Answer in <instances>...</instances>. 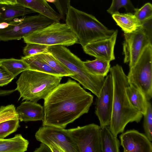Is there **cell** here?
<instances>
[{
    "label": "cell",
    "instance_id": "cell-16",
    "mask_svg": "<svg viewBox=\"0 0 152 152\" xmlns=\"http://www.w3.org/2000/svg\"><path fill=\"white\" fill-rule=\"evenodd\" d=\"M17 3L29 8L35 12L44 15L56 22L62 19L61 15L46 0H17Z\"/></svg>",
    "mask_w": 152,
    "mask_h": 152
},
{
    "label": "cell",
    "instance_id": "cell-10",
    "mask_svg": "<svg viewBox=\"0 0 152 152\" xmlns=\"http://www.w3.org/2000/svg\"><path fill=\"white\" fill-rule=\"evenodd\" d=\"M100 126L91 124L66 129L79 152H102Z\"/></svg>",
    "mask_w": 152,
    "mask_h": 152
},
{
    "label": "cell",
    "instance_id": "cell-24",
    "mask_svg": "<svg viewBox=\"0 0 152 152\" xmlns=\"http://www.w3.org/2000/svg\"><path fill=\"white\" fill-rule=\"evenodd\" d=\"M83 63L89 72L99 76L105 77L110 68V61L97 58L92 61H83Z\"/></svg>",
    "mask_w": 152,
    "mask_h": 152
},
{
    "label": "cell",
    "instance_id": "cell-26",
    "mask_svg": "<svg viewBox=\"0 0 152 152\" xmlns=\"http://www.w3.org/2000/svg\"><path fill=\"white\" fill-rule=\"evenodd\" d=\"M20 126L18 119L9 120L0 123V139H4L16 131Z\"/></svg>",
    "mask_w": 152,
    "mask_h": 152
},
{
    "label": "cell",
    "instance_id": "cell-23",
    "mask_svg": "<svg viewBox=\"0 0 152 152\" xmlns=\"http://www.w3.org/2000/svg\"><path fill=\"white\" fill-rule=\"evenodd\" d=\"M1 66L16 77L23 72L30 69L27 64L22 59L13 58L0 59Z\"/></svg>",
    "mask_w": 152,
    "mask_h": 152
},
{
    "label": "cell",
    "instance_id": "cell-22",
    "mask_svg": "<svg viewBox=\"0 0 152 152\" xmlns=\"http://www.w3.org/2000/svg\"><path fill=\"white\" fill-rule=\"evenodd\" d=\"M21 58L28 65L30 69L60 76L42 59L39 54L28 56L22 57Z\"/></svg>",
    "mask_w": 152,
    "mask_h": 152
},
{
    "label": "cell",
    "instance_id": "cell-4",
    "mask_svg": "<svg viewBox=\"0 0 152 152\" xmlns=\"http://www.w3.org/2000/svg\"><path fill=\"white\" fill-rule=\"evenodd\" d=\"M62 77L30 69L23 72L16 82L18 100L37 102L44 99L60 84Z\"/></svg>",
    "mask_w": 152,
    "mask_h": 152
},
{
    "label": "cell",
    "instance_id": "cell-6",
    "mask_svg": "<svg viewBox=\"0 0 152 152\" xmlns=\"http://www.w3.org/2000/svg\"><path fill=\"white\" fill-rule=\"evenodd\" d=\"M23 39L26 43H36L48 46H68L79 43L77 36L66 23L56 21L25 36Z\"/></svg>",
    "mask_w": 152,
    "mask_h": 152
},
{
    "label": "cell",
    "instance_id": "cell-12",
    "mask_svg": "<svg viewBox=\"0 0 152 152\" xmlns=\"http://www.w3.org/2000/svg\"><path fill=\"white\" fill-rule=\"evenodd\" d=\"M113 99V84L112 76L110 72L105 78L99 96L95 102V114L98 118L101 128L109 126L111 120Z\"/></svg>",
    "mask_w": 152,
    "mask_h": 152
},
{
    "label": "cell",
    "instance_id": "cell-35",
    "mask_svg": "<svg viewBox=\"0 0 152 152\" xmlns=\"http://www.w3.org/2000/svg\"><path fill=\"white\" fill-rule=\"evenodd\" d=\"M34 152H50L51 151L49 147L46 144L41 142L40 146L36 149Z\"/></svg>",
    "mask_w": 152,
    "mask_h": 152
},
{
    "label": "cell",
    "instance_id": "cell-15",
    "mask_svg": "<svg viewBox=\"0 0 152 152\" xmlns=\"http://www.w3.org/2000/svg\"><path fill=\"white\" fill-rule=\"evenodd\" d=\"M16 110L20 121H42L44 118V107L37 102L25 100Z\"/></svg>",
    "mask_w": 152,
    "mask_h": 152
},
{
    "label": "cell",
    "instance_id": "cell-18",
    "mask_svg": "<svg viewBox=\"0 0 152 152\" xmlns=\"http://www.w3.org/2000/svg\"><path fill=\"white\" fill-rule=\"evenodd\" d=\"M112 16L124 33L132 32L141 26L140 22L132 13H123L118 12L112 15Z\"/></svg>",
    "mask_w": 152,
    "mask_h": 152
},
{
    "label": "cell",
    "instance_id": "cell-31",
    "mask_svg": "<svg viewBox=\"0 0 152 152\" xmlns=\"http://www.w3.org/2000/svg\"><path fill=\"white\" fill-rule=\"evenodd\" d=\"M134 14L141 23L152 17L151 4L147 3L139 9L135 8Z\"/></svg>",
    "mask_w": 152,
    "mask_h": 152
},
{
    "label": "cell",
    "instance_id": "cell-30",
    "mask_svg": "<svg viewBox=\"0 0 152 152\" xmlns=\"http://www.w3.org/2000/svg\"><path fill=\"white\" fill-rule=\"evenodd\" d=\"M15 119H18V116L14 105L9 104L0 107V123Z\"/></svg>",
    "mask_w": 152,
    "mask_h": 152
},
{
    "label": "cell",
    "instance_id": "cell-17",
    "mask_svg": "<svg viewBox=\"0 0 152 152\" xmlns=\"http://www.w3.org/2000/svg\"><path fill=\"white\" fill-rule=\"evenodd\" d=\"M34 12L33 10L18 3L0 4V23L8 22L18 17Z\"/></svg>",
    "mask_w": 152,
    "mask_h": 152
},
{
    "label": "cell",
    "instance_id": "cell-3",
    "mask_svg": "<svg viewBox=\"0 0 152 152\" xmlns=\"http://www.w3.org/2000/svg\"><path fill=\"white\" fill-rule=\"evenodd\" d=\"M65 19L66 23L76 35L83 48L91 42L111 36L115 30L108 29L93 15L71 5Z\"/></svg>",
    "mask_w": 152,
    "mask_h": 152
},
{
    "label": "cell",
    "instance_id": "cell-7",
    "mask_svg": "<svg viewBox=\"0 0 152 152\" xmlns=\"http://www.w3.org/2000/svg\"><path fill=\"white\" fill-rule=\"evenodd\" d=\"M130 85L139 89L149 101L152 97V44L145 48L127 76Z\"/></svg>",
    "mask_w": 152,
    "mask_h": 152
},
{
    "label": "cell",
    "instance_id": "cell-33",
    "mask_svg": "<svg viewBox=\"0 0 152 152\" xmlns=\"http://www.w3.org/2000/svg\"><path fill=\"white\" fill-rule=\"evenodd\" d=\"M14 78L12 75L2 67L0 66V87L8 84Z\"/></svg>",
    "mask_w": 152,
    "mask_h": 152
},
{
    "label": "cell",
    "instance_id": "cell-28",
    "mask_svg": "<svg viewBox=\"0 0 152 152\" xmlns=\"http://www.w3.org/2000/svg\"><path fill=\"white\" fill-rule=\"evenodd\" d=\"M144 116L143 128L145 135L152 141V108L151 103L148 101L147 107Z\"/></svg>",
    "mask_w": 152,
    "mask_h": 152
},
{
    "label": "cell",
    "instance_id": "cell-13",
    "mask_svg": "<svg viewBox=\"0 0 152 152\" xmlns=\"http://www.w3.org/2000/svg\"><path fill=\"white\" fill-rule=\"evenodd\" d=\"M118 30L111 36L88 43L83 48L85 53L96 58L110 62L115 59L114 48Z\"/></svg>",
    "mask_w": 152,
    "mask_h": 152
},
{
    "label": "cell",
    "instance_id": "cell-19",
    "mask_svg": "<svg viewBox=\"0 0 152 152\" xmlns=\"http://www.w3.org/2000/svg\"><path fill=\"white\" fill-rule=\"evenodd\" d=\"M29 142L21 134L8 139H0V152H24L27 151Z\"/></svg>",
    "mask_w": 152,
    "mask_h": 152
},
{
    "label": "cell",
    "instance_id": "cell-37",
    "mask_svg": "<svg viewBox=\"0 0 152 152\" xmlns=\"http://www.w3.org/2000/svg\"><path fill=\"white\" fill-rule=\"evenodd\" d=\"M1 66V64H0V66Z\"/></svg>",
    "mask_w": 152,
    "mask_h": 152
},
{
    "label": "cell",
    "instance_id": "cell-29",
    "mask_svg": "<svg viewBox=\"0 0 152 152\" xmlns=\"http://www.w3.org/2000/svg\"><path fill=\"white\" fill-rule=\"evenodd\" d=\"M23 50L25 56H28L47 52L48 46L39 44L27 43Z\"/></svg>",
    "mask_w": 152,
    "mask_h": 152
},
{
    "label": "cell",
    "instance_id": "cell-27",
    "mask_svg": "<svg viewBox=\"0 0 152 152\" xmlns=\"http://www.w3.org/2000/svg\"><path fill=\"white\" fill-rule=\"evenodd\" d=\"M121 8H124L127 12L132 13L135 8L130 0H112L110 7L107 10V13L112 15L119 12Z\"/></svg>",
    "mask_w": 152,
    "mask_h": 152
},
{
    "label": "cell",
    "instance_id": "cell-36",
    "mask_svg": "<svg viewBox=\"0 0 152 152\" xmlns=\"http://www.w3.org/2000/svg\"><path fill=\"white\" fill-rule=\"evenodd\" d=\"M16 3L17 0H0V4H15Z\"/></svg>",
    "mask_w": 152,
    "mask_h": 152
},
{
    "label": "cell",
    "instance_id": "cell-5",
    "mask_svg": "<svg viewBox=\"0 0 152 152\" xmlns=\"http://www.w3.org/2000/svg\"><path fill=\"white\" fill-rule=\"evenodd\" d=\"M47 52L74 73L70 77L78 81L85 88L91 91L96 97L99 96L104 82V77L91 73L85 67L83 61L65 46H48Z\"/></svg>",
    "mask_w": 152,
    "mask_h": 152
},
{
    "label": "cell",
    "instance_id": "cell-20",
    "mask_svg": "<svg viewBox=\"0 0 152 152\" xmlns=\"http://www.w3.org/2000/svg\"><path fill=\"white\" fill-rule=\"evenodd\" d=\"M102 152H119L120 142L110 130L109 126H104L100 131Z\"/></svg>",
    "mask_w": 152,
    "mask_h": 152
},
{
    "label": "cell",
    "instance_id": "cell-9",
    "mask_svg": "<svg viewBox=\"0 0 152 152\" xmlns=\"http://www.w3.org/2000/svg\"><path fill=\"white\" fill-rule=\"evenodd\" d=\"M35 137L37 141L48 145L51 152H79L65 129L42 126L36 132Z\"/></svg>",
    "mask_w": 152,
    "mask_h": 152
},
{
    "label": "cell",
    "instance_id": "cell-11",
    "mask_svg": "<svg viewBox=\"0 0 152 152\" xmlns=\"http://www.w3.org/2000/svg\"><path fill=\"white\" fill-rule=\"evenodd\" d=\"M123 52L124 62L129 63V69L135 64L145 48L152 44V40L141 29L124 33Z\"/></svg>",
    "mask_w": 152,
    "mask_h": 152
},
{
    "label": "cell",
    "instance_id": "cell-34",
    "mask_svg": "<svg viewBox=\"0 0 152 152\" xmlns=\"http://www.w3.org/2000/svg\"><path fill=\"white\" fill-rule=\"evenodd\" d=\"M140 28L142 29L147 35L152 40V17L141 23Z\"/></svg>",
    "mask_w": 152,
    "mask_h": 152
},
{
    "label": "cell",
    "instance_id": "cell-2",
    "mask_svg": "<svg viewBox=\"0 0 152 152\" xmlns=\"http://www.w3.org/2000/svg\"><path fill=\"white\" fill-rule=\"evenodd\" d=\"M113 80V99L111 120L109 128L116 136L124 132L130 122L138 123L143 115L132 105L126 92L129 84L127 76L121 65L118 64L110 68Z\"/></svg>",
    "mask_w": 152,
    "mask_h": 152
},
{
    "label": "cell",
    "instance_id": "cell-14",
    "mask_svg": "<svg viewBox=\"0 0 152 152\" xmlns=\"http://www.w3.org/2000/svg\"><path fill=\"white\" fill-rule=\"evenodd\" d=\"M121 145L124 152H152L151 141L145 134L132 129L120 136Z\"/></svg>",
    "mask_w": 152,
    "mask_h": 152
},
{
    "label": "cell",
    "instance_id": "cell-1",
    "mask_svg": "<svg viewBox=\"0 0 152 152\" xmlns=\"http://www.w3.org/2000/svg\"><path fill=\"white\" fill-rule=\"evenodd\" d=\"M94 96L75 81L60 84L44 99L43 126L65 129L88 113Z\"/></svg>",
    "mask_w": 152,
    "mask_h": 152
},
{
    "label": "cell",
    "instance_id": "cell-25",
    "mask_svg": "<svg viewBox=\"0 0 152 152\" xmlns=\"http://www.w3.org/2000/svg\"><path fill=\"white\" fill-rule=\"evenodd\" d=\"M48 65L61 77H70L74 74L51 53L46 52L39 54Z\"/></svg>",
    "mask_w": 152,
    "mask_h": 152
},
{
    "label": "cell",
    "instance_id": "cell-21",
    "mask_svg": "<svg viewBox=\"0 0 152 152\" xmlns=\"http://www.w3.org/2000/svg\"><path fill=\"white\" fill-rule=\"evenodd\" d=\"M126 92L132 106L143 115L146 113L148 101L144 95L139 89L129 85L126 88Z\"/></svg>",
    "mask_w": 152,
    "mask_h": 152
},
{
    "label": "cell",
    "instance_id": "cell-32",
    "mask_svg": "<svg viewBox=\"0 0 152 152\" xmlns=\"http://www.w3.org/2000/svg\"><path fill=\"white\" fill-rule=\"evenodd\" d=\"M71 0H46L48 2L54 4L58 12L62 19H65L68 9L70 6Z\"/></svg>",
    "mask_w": 152,
    "mask_h": 152
},
{
    "label": "cell",
    "instance_id": "cell-8",
    "mask_svg": "<svg viewBox=\"0 0 152 152\" xmlns=\"http://www.w3.org/2000/svg\"><path fill=\"white\" fill-rule=\"evenodd\" d=\"M55 22L53 20L40 14L14 18L8 22L9 25L7 27L0 29V40L7 41L20 40Z\"/></svg>",
    "mask_w": 152,
    "mask_h": 152
}]
</instances>
